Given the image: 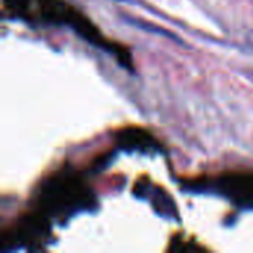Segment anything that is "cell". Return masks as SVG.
<instances>
[{
    "label": "cell",
    "mask_w": 253,
    "mask_h": 253,
    "mask_svg": "<svg viewBox=\"0 0 253 253\" xmlns=\"http://www.w3.org/2000/svg\"><path fill=\"white\" fill-rule=\"evenodd\" d=\"M6 7L25 18L46 24L55 25H68L87 42L102 49L110 50L126 68H132V58L129 56L127 50L120 44H114L108 42L98 28L87 19L84 15L79 13L73 6H68L64 0H3Z\"/></svg>",
    "instance_id": "obj_1"
},
{
    "label": "cell",
    "mask_w": 253,
    "mask_h": 253,
    "mask_svg": "<svg viewBox=\"0 0 253 253\" xmlns=\"http://www.w3.org/2000/svg\"><path fill=\"white\" fill-rule=\"evenodd\" d=\"M92 205L90 193L74 176H56L47 181L39 194V206L52 215L73 213Z\"/></svg>",
    "instance_id": "obj_2"
},
{
    "label": "cell",
    "mask_w": 253,
    "mask_h": 253,
    "mask_svg": "<svg viewBox=\"0 0 253 253\" xmlns=\"http://www.w3.org/2000/svg\"><path fill=\"white\" fill-rule=\"evenodd\" d=\"M215 188L239 206L253 209V173L230 172L215 181Z\"/></svg>",
    "instance_id": "obj_3"
},
{
    "label": "cell",
    "mask_w": 253,
    "mask_h": 253,
    "mask_svg": "<svg viewBox=\"0 0 253 253\" xmlns=\"http://www.w3.org/2000/svg\"><path fill=\"white\" fill-rule=\"evenodd\" d=\"M117 139L120 142V145L123 148L127 150H138V151H157L159 150V142L156 141V138L151 136V133H148L144 129L139 127H127L125 130H122L117 135Z\"/></svg>",
    "instance_id": "obj_4"
},
{
    "label": "cell",
    "mask_w": 253,
    "mask_h": 253,
    "mask_svg": "<svg viewBox=\"0 0 253 253\" xmlns=\"http://www.w3.org/2000/svg\"><path fill=\"white\" fill-rule=\"evenodd\" d=\"M153 205L154 208L157 209L159 213L165 215V216H172L175 218L176 216V209H175V205L172 202V199L168 196V193L159 190L157 194H154V199H153Z\"/></svg>",
    "instance_id": "obj_5"
}]
</instances>
